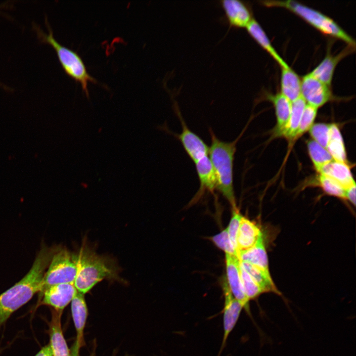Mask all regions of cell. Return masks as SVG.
<instances>
[{
    "label": "cell",
    "mask_w": 356,
    "mask_h": 356,
    "mask_svg": "<svg viewBox=\"0 0 356 356\" xmlns=\"http://www.w3.org/2000/svg\"><path fill=\"white\" fill-rule=\"evenodd\" d=\"M326 149L334 160L348 163L343 137L339 128L336 124H330L329 139Z\"/></svg>",
    "instance_id": "d4e9b609"
},
{
    "label": "cell",
    "mask_w": 356,
    "mask_h": 356,
    "mask_svg": "<svg viewBox=\"0 0 356 356\" xmlns=\"http://www.w3.org/2000/svg\"><path fill=\"white\" fill-rule=\"evenodd\" d=\"M281 69L280 93L292 102L301 96V80L289 66Z\"/></svg>",
    "instance_id": "ac0fdd59"
},
{
    "label": "cell",
    "mask_w": 356,
    "mask_h": 356,
    "mask_svg": "<svg viewBox=\"0 0 356 356\" xmlns=\"http://www.w3.org/2000/svg\"><path fill=\"white\" fill-rule=\"evenodd\" d=\"M71 312L77 332L75 346L79 350L84 343V330L88 316V309L84 294L77 291L71 301Z\"/></svg>",
    "instance_id": "5bb4252c"
},
{
    "label": "cell",
    "mask_w": 356,
    "mask_h": 356,
    "mask_svg": "<svg viewBox=\"0 0 356 356\" xmlns=\"http://www.w3.org/2000/svg\"><path fill=\"white\" fill-rule=\"evenodd\" d=\"M262 236L263 234L258 226L242 216L236 236L237 254L253 247Z\"/></svg>",
    "instance_id": "4fadbf2b"
},
{
    "label": "cell",
    "mask_w": 356,
    "mask_h": 356,
    "mask_svg": "<svg viewBox=\"0 0 356 356\" xmlns=\"http://www.w3.org/2000/svg\"><path fill=\"white\" fill-rule=\"evenodd\" d=\"M104 279L120 281L118 267L110 258L97 254L84 243L78 254L75 288L85 294Z\"/></svg>",
    "instance_id": "7a4b0ae2"
},
{
    "label": "cell",
    "mask_w": 356,
    "mask_h": 356,
    "mask_svg": "<svg viewBox=\"0 0 356 356\" xmlns=\"http://www.w3.org/2000/svg\"><path fill=\"white\" fill-rule=\"evenodd\" d=\"M318 181L320 186L325 193L337 198L345 199V189L331 178L319 174Z\"/></svg>",
    "instance_id": "f1b7e54d"
},
{
    "label": "cell",
    "mask_w": 356,
    "mask_h": 356,
    "mask_svg": "<svg viewBox=\"0 0 356 356\" xmlns=\"http://www.w3.org/2000/svg\"><path fill=\"white\" fill-rule=\"evenodd\" d=\"M222 291L224 298V306L222 311L223 333L217 356H220L222 354L226 346L228 336L236 325L241 312L243 310L242 305L231 294L226 281H224L222 283Z\"/></svg>",
    "instance_id": "52a82bcc"
},
{
    "label": "cell",
    "mask_w": 356,
    "mask_h": 356,
    "mask_svg": "<svg viewBox=\"0 0 356 356\" xmlns=\"http://www.w3.org/2000/svg\"><path fill=\"white\" fill-rule=\"evenodd\" d=\"M77 263L78 254L58 247L45 273L42 292L52 285L74 283L77 273Z\"/></svg>",
    "instance_id": "8992f818"
},
{
    "label": "cell",
    "mask_w": 356,
    "mask_h": 356,
    "mask_svg": "<svg viewBox=\"0 0 356 356\" xmlns=\"http://www.w3.org/2000/svg\"><path fill=\"white\" fill-rule=\"evenodd\" d=\"M239 262L240 266L259 285L263 293H273L282 296L272 280L269 272L265 271L249 263Z\"/></svg>",
    "instance_id": "ffe728a7"
},
{
    "label": "cell",
    "mask_w": 356,
    "mask_h": 356,
    "mask_svg": "<svg viewBox=\"0 0 356 356\" xmlns=\"http://www.w3.org/2000/svg\"><path fill=\"white\" fill-rule=\"evenodd\" d=\"M267 98L272 102L276 117V126L274 132L278 136L288 122L289 118L291 102L280 92L268 95Z\"/></svg>",
    "instance_id": "603a6c76"
},
{
    "label": "cell",
    "mask_w": 356,
    "mask_h": 356,
    "mask_svg": "<svg viewBox=\"0 0 356 356\" xmlns=\"http://www.w3.org/2000/svg\"><path fill=\"white\" fill-rule=\"evenodd\" d=\"M211 144L209 158L217 179V189L228 200L233 209L236 208L233 189V162L236 141L224 142L210 131Z\"/></svg>",
    "instance_id": "3957f363"
},
{
    "label": "cell",
    "mask_w": 356,
    "mask_h": 356,
    "mask_svg": "<svg viewBox=\"0 0 356 356\" xmlns=\"http://www.w3.org/2000/svg\"><path fill=\"white\" fill-rule=\"evenodd\" d=\"M220 2L224 12L225 20L230 29L246 28L252 20L251 11L243 1L223 0Z\"/></svg>",
    "instance_id": "8fae6325"
},
{
    "label": "cell",
    "mask_w": 356,
    "mask_h": 356,
    "mask_svg": "<svg viewBox=\"0 0 356 356\" xmlns=\"http://www.w3.org/2000/svg\"><path fill=\"white\" fill-rule=\"evenodd\" d=\"M317 109L314 106L306 104L294 140H296L304 133L309 131L313 125L317 115Z\"/></svg>",
    "instance_id": "4316f807"
},
{
    "label": "cell",
    "mask_w": 356,
    "mask_h": 356,
    "mask_svg": "<svg viewBox=\"0 0 356 356\" xmlns=\"http://www.w3.org/2000/svg\"><path fill=\"white\" fill-rule=\"evenodd\" d=\"M195 164L200 184V193L204 190L213 192L217 189L216 177L208 155L204 157Z\"/></svg>",
    "instance_id": "7402d4cb"
},
{
    "label": "cell",
    "mask_w": 356,
    "mask_h": 356,
    "mask_svg": "<svg viewBox=\"0 0 356 356\" xmlns=\"http://www.w3.org/2000/svg\"><path fill=\"white\" fill-rule=\"evenodd\" d=\"M318 173L331 178L345 189L356 184L348 163L333 160L324 165Z\"/></svg>",
    "instance_id": "2e32d148"
},
{
    "label": "cell",
    "mask_w": 356,
    "mask_h": 356,
    "mask_svg": "<svg viewBox=\"0 0 356 356\" xmlns=\"http://www.w3.org/2000/svg\"><path fill=\"white\" fill-rule=\"evenodd\" d=\"M307 148L313 165L318 173L324 165L333 160L325 148L312 139L308 141Z\"/></svg>",
    "instance_id": "484cf974"
},
{
    "label": "cell",
    "mask_w": 356,
    "mask_h": 356,
    "mask_svg": "<svg viewBox=\"0 0 356 356\" xmlns=\"http://www.w3.org/2000/svg\"><path fill=\"white\" fill-rule=\"evenodd\" d=\"M239 270L241 281L246 296L249 301L257 298L263 293L262 289L240 265Z\"/></svg>",
    "instance_id": "83f0119b"
},
{
    "label": "cell",
    "mask_w": 356,
    "mask_h": 356,
    "mask_svg": "<svg viewBox=\"0 0 356 356\" xmlns=\"http://www.w3.org/2000/svg\"><path fill=\"white\" fill-rule=\"evenodd\" d=\"M246 28L250 36L273 58L281 67L288 66L273 48L265 31L255 19L253 18Z\"/></svg>",
    "instance_id": "d6986e66"
},
{
    "label": "cell",
    "mask_w": 356,
    "mask_h": 356,
    "mask_svg": "<svg viewBox=\"0 0 356 356\" xmlns=\"http://www.w3.org/2000/svg\"><path fill=\"white\" fill-rule=\"evenodd\" d=\"M182 131L178 136L186 153L195 163L209 154V147L196 134L192 132L180 119Z\"/></svg>",
    "instance_id": "7c38bea8"
},
{
    "label": "cell",
    "mask_w": 356,
    "mask_h": 356,
    "mask_svg": "<svg viewBox=\"0 0 356 356\" xmlns=\"http://www.w3.org/2000/svg\"><path fill=\"white\" fill-rule=\"evenodd\" d=\"M227 283L233 296L239 301L243 307V310L248 315L254 325L259 328L253 319L249 305L250 301L246 296L242 287L240 276V262L236 256L225 254Z\"/></svg>",
    "instance_id": "ba28073f"
},
{
    "label": "cell",
    "mask_w": 356,
    "mask_h": 356,
    "mask_svg": "<svg viewBox=\"0 0 356 356\" xmlns=\"http://www.w3.org/2000/svg\"><path fill=\"white\" fill-rule=\"evenodd\" d=\"M58 247L43 245L28 272L0 295V327L11 314L43 290L44 277Z\"/></svg>",
    "instance_id": "6da1fadb"
},
{
    "label": "cell",
    "mask_w": 356,
    "mask_h": 356,
    "mask_svg": "<svg viewBox=\"0 0 356 356\" xmlns=\"http://www.w3.org/2000/svg\"><path fill=\"white\" fill-rule=\"evenodd\" d=\"M348 50L344 51L339 55H328L310 74L324 84L330 86L335 68Z\"/></svg>",
    "instance_id": "cb8c5ba5"
},
{
    "label": "cell",
    "mask_w": 356,
    "mask_h": 356,
    "mask_svg": "<svg viewBox=\"0 0 356 356\" xmlns=\"http://www.w3.org/2000/svg\"><path fill=\"white\" fill-rule=\"evenodd\" d=\"M264 4L268 6H280L288 9L324 34L340 39L351 46H355V41L335 21L321 12L296 1H267Z\"/></svg>",
    "instance_id": "277c9868"
},
{
    "label": "cell",
    "mask_w": 356,
    "mask_h": 356,
    "mask_svg": "<svg viewBox=\"0 0 356 356\" xmlns=\"http://www.w3.org/2000/svg\"><path fill=\"white\" fill-rule=\"evenodd\" d=\"M77 291L74 283H62L49 286L43 292L42 304L52 307L56 311L62 312L72 301Z\"/></svg>",
    "instance_id": "30bf717a"
},
{
    "label": "cell",
    "mask_w": 356,
    "mask_h": 356,
    "mask_svg": "<svg viewBox=\"0 0 356 356\" xmlns=\"http://www.w3.org/2000/svg\"><path fill=\"white\" fill-rule=\"evenodd\" d=\"M35 356H53L49 344L43 347Z\"/></svg>",
    "instance_id": "836d02e7"
},
{
    "label": "cell",
    "mask_w": 356,
    "mask_h": 356,
    "mask_svg": "<svg viewBox=\"0 0 356 356\" xmlns=\"http://www.w3.org/2000/svg\"><path fill=\"white\" fill-rule=\"evenodd\" d=\"M38 33L42 40L50 44L55 50L59 61L66 74L81 85L84 93L87 97H89V83L97 84L98 82L88 73L80 55L60 44L54 38L50 28L48 34L40 31Z\"/></svg>",
    "instance_id": "5b68a950"
},
{
    "label": "cell",
    "mask_w": 356,
    "mask_h": 356,
    "mask_svg": "<svg viewBox=\"0 0 356 356\" xmlns=\"http://www.w3.org/2000/svg\"><path fill=\"white\" fill-rule=\"evenodd\" d=\"M330 124L316 123L309 130L312 140L326 148L329 139Z\"/></svg>",
    "instance_id": "f546056e"
},
{
    "label": "cell",
    "mask_w": 356,
    "mask_h": 356,
    "mask_svg": "<svg viewBox=\"0 0 356 356\" xmlns=\"http://www.w3.org/2000/svg\"><path fill=\"white\" fill-rule=\"evenodd\" d=\"M210 239L214 244L218 248L223 251L225 254L237 257L236 250L230 241L226 228L212 236Z\"/></svg>",
    "instance_id": "4dcf8cb0"
},
{
    "label": "cell",
    "mask_w": 356,
    "mask_h": 356,
    "mask_svg": "<svg viewBox=\"0 0 356 356\" xmlns=\"http://www.w3.org/2000/svg\"><path fill=\"white\" fill-rule=\"evenodd\" d=\"M62 312L52 313L49 323V345L53 356H70V353L62 333L60 318Z\"/></svg>",
    "instance_id": "9a60e30c"
},
{
    "label": "cell",
    "mask_w": 356,
    "mask_h": 356,
    "mask_svg": "<svg viewBox=\"0 0 356 356\" xmlns=\"http://www.w3.org/2000/svg\"><path fill=\"white\" fill-rule=\"evenodd\" d=\"M306 104L301 96L291 102L289 120L278 136H283L288 140L293 141Z\"/></svg>",
    "instance_id": "44dd1931"
},
{
    "label": "cell",
    "mask_w": 356,
    "mask_h": 356,
    "mask_svg": "<svg viewBox=\"0 0 356 356\" xmlns=\"http://www.w3.org/2000/svg\"><path fill=\"white\" fill-rule=\"evenodd\" d=\"M237 256L240 261L249 263L265 271L269 272L263 236L253 247L237 253Z\"/></svg>",
    "instance_id": "e0dca14e"
},
{
    "label": "cell",
    "mask_w": 356,
    "mask_h": 356,
    "mask_svg": "<svg viewBox=\"0 0 356 356\" xmlns=\"http://www.w3.org/2000/svg\"><path fill=\"white\" fill-rule=\"evenodd\" d=\"M345 199L356 205V184L345 189Z\"/></svg>",
    "instance_id": "d6a6232c"
},
{
    "label": "cell",
    "mask_w": 356,
    "mask_h": 356,
    "mask_svg": "<svg viewBox=\"0 0 356 356\" xmlns=\"http://www.w3.org/2000/svg\"><path fill=\"white\" fill-rule=\"evenodd\" d=\"M301 96L307 104L317 108L332 98L330 86L310 73L304 76L301 80Z\"/></svg>",
    "instance_id": "9c48e42d"
},
{
    "label": "cell",
    "mask_w": 356,
    "mask_h": 356,
    "mask_svg": "<svg viewBox=\"0 0 356 356\" xmlns=\"http://www.w3.org/2000/svg\"><path fill=\"white\" fill-rule=\"evenodd\" d=\"M242 215L236 208L232 209V217L227 230L230 241L236 250V236L238 233Z\"/></svg>",
    "instance_id": "1f68e13d"
}]
</instances>
